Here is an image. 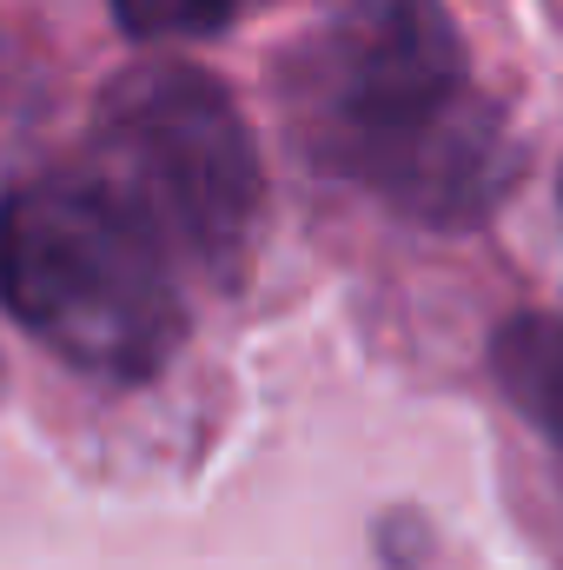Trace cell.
<instances>
[{
    "label": "cell",
    "instance_id": "cell-4",
    "mask_svg": "<svg viewBox=\"0 0 563 570\" xmlns=\"http://www.w3.org/2000/svg\"><path fill=\"white\" fill-rule=\"evenodd\" d=\"M491 379L524 425H537L563 451V318L517 312L491 338Z\"/></svg>",
    "mask_w": 563,
    "mask_h": 570
},
{
    "label": "cell",
    "instance_id": "cell-3",
    "mask_svg": "<svg viewBox=\"0 0 563 570\" xmlns=\"http://www.w3.org/2000/svg\"><path fill=\"white\" fill-rule=\"evenodd\" d=\"M179 273L239 285L266 233V166L233 94L186 67L146 60L127 67L93 107V166H87Z\"/></svg>",
    "mask_w": 563,
    "mask_h": 570
},
{
    "label": "cell",
    "instance_id": "cell-5",
    "mask_svg": "<svg viewBox=\"0 0 563 570\" xmlns=\"http://www.w3.org/2000/svg\"><path fill=\"white\" fill-rule=\"evenodd\" d=\"M134 40H199L219 33L246 0H107Z\"/></svg>",
    "mask_w": 563,
    "mask_h": 570
},
{
    "label": "cell",
    "instance_id": "cell-1",
    "mask_svg": "<svg viewBox=\"0 0 563 570\" xmlns=\"http://www.w3.org/2000/svg\"><path fill=\"white\" fill-rule=\"evenodd\" d=\"M305 153L418 226H477L524 153L437 0H332L279 73Z\"/></svg>",
    "mask_w": 563,
    "mask_h": 570
},
{
    "label": "cell",
    "instance_id": "cell-2",
    "mask_svg": "<svg viewBox=\"0 0 563 570\" xmlns=\"http://www.w3.org/2000/svg\"><path fill=\"white\" fill-rule=\"evenodd\" d=\"M0 312L53 358L140 385L186 338L179 266L87 173H47L0 193Z\"/></svg>",
    "mask_w": 563,
    "mask_h": 570
}]
</instances>
